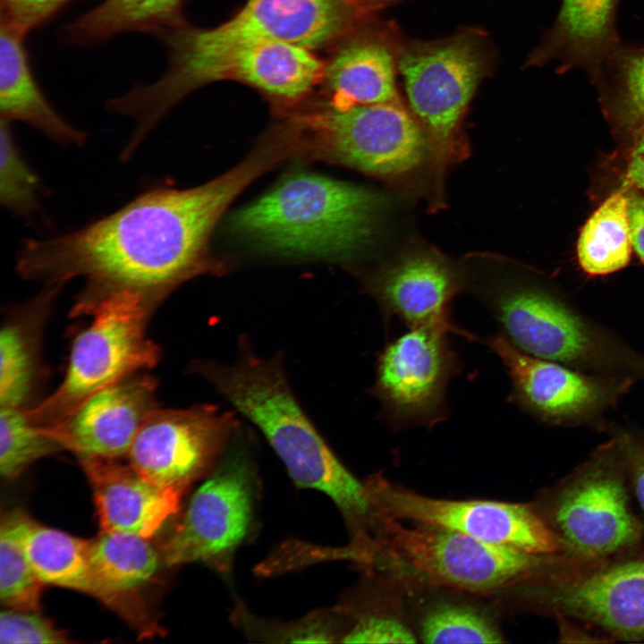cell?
<instances>
[{
  "label": "cell",
  "instance_id": "cell-1",
  "mask_svg": "<svg viewBox=\"0 0 644 644\" xmlns=\"http://www.w3.org/2000/svg\"><path fill=\"white\" fill-rule=\"evenodd\" d=\"M282 160L264 140L241 164L189 189L158 187L115 212L50 239H30L17 256L24 278L62 285L86 279V297L131 290L156 303L197 275L217 272L209 254L212 232L230 202Z\"/></svg>",
  "mask_w": 644,
  "mask_h": 644
},
{
  "label": "cell",
  "instance_id": "cell-2",
  "mask_svg": "<svg viewBox=\"0 0 644 644\" xmlns=\"http://www.w3.org/2000/svg\"><path fill=\"white\" fill-rule=\"evenodd\" d=\"M231 365L196 364L215 389L265 436L301 487L327 495L344 516L354 541L369 538L377 511L366 483L338 460L293 394L279 355L263 359L245 342Z\"/></svg>",
  "mask_w": 644,
  "mask_h": 644
},
{
  "label": "cell",
  "instance_id": "cell-3",
  "mask_svg": "<svg viewBox=\"0 0 644 644\" xmlns=\"http://www.w3.org/2000/svg\"><path fill=\"white\" fill-rule=\"evenodd\" d=\"M361 16L343 0H248L228 21L209 30L181 24L158 36L168 50L165 72L138 84L136 102L153 120H162L191 92L198 73L241 46L282 41L312 50L348 30Z\"/></svg>",
  "mask_w": 644,
  "mask_h": 644
},
{
  "label": "cell",
  "instance_id": "cell-4",
  "mask_svg": "<svg viewBox=\"0 0 644 644\" xmlns=\"http://www.w3.org/2000/svg\"><path fill=\"white\" fill-rule=\"evenodd\" d=\"M556 555L493 545L442 526L378 513L370 568L407 590L450 589L476 597L514 595Z\"/></svg>",
  "mask_w": 644,
  "mask_h": 644
},
{
  "label": "cell",
  "instance_id": "cell-5",
  "mask_svg": "<svg viewBox=\"0 0 644 644\" xmlns=\"http://www.w3.org/2000/svg\"><path fill=\"white\" fill-rule=\"evenodd\" d=\"M383 200L363 187L299 174L238 210L232 225L279 253L339 258L371 236Z\"/></svg>",
  "mask_w": 644,
  "mask_h": 644
},
{
  "label": "cell",
  "instance_id": "cell-6",
  "mask_svg": "<svg viewBox=\"0 0 644 644\" xmlns=\"http://www.w3.org/2000/svg\"><path fill=\"white\" fill-rule=\"evenodd\" d=\"M155 304L131 290L84 297L78 308L91 321L72 342L62 382L27 410L30 419L40 427L55 426L97 391L154 367L160 351L147 336L146 326Z\"/></svg>",
  "mask_w": 644,
  "mask_h": 644
},
{
  "label": "cell",
  "instance_id": "cell-7",
  "mask_svg": "<svg viewBox=\"0 0 644 644\" xmlns=\"http://www.w3.org/2000/svg\"><path fill=\"white\" fill-rule=\"evenodd\" d=\"M518 597L529 608L598 629L611 641H644V540L603 558L560 554Z\"/></svg>",
  "mask_w": 644,
  "mask_h": 644
},
{
  "label": "cell",
  "instance_id": "cell-8",
  "mask_svg": "<svg viewBox=\"0 0 644 644\" xmlns=\"http://www.w3.org/2000/svg\"><path fill=\"white\" fill-rule=\"evenodd\" d=\"M398 67L413 115L425 131L433 172L441 180L446 168L468 151L462 119L490 56L479 33L467 30L401 48Z\"/></svg>",
  "mask_w": 644,
  "mask_h": 644
},
{
  "label": "cell",
  "instance_id": "cell-9",
  "mask_svg": "<svg viewBox=\"0 0 644 644\" xmlns=\"http://www.w3.org/2000/svg\"><path fill=\"white\" fill-rule=\"evenodd\" d=\"M620 450L602 449L543 491L532 504L564 543L567 554L603 558L644 540V523L633 512Z\"/></svg>",
  "mask_w": 644,
  "mask_h": 644
},
{
  "label": "cell",
  "instance_id": "cell-10",
  "mask_svg": "<svg viewBox=\"0 0 644 644\" xmlns=\"http://www.w3.org/2000/svg\"><path fill=\"white\" fill-rule=\"evenodd\" d=\"M299 123L324 157L371 175H405L429 156L424 130L401 100L348 108L332 106Z\"/></svg>",
  "mask_w": 644,
  "mask_h": 644
},
{
  "label": "cell",
  "instance_id": "cell-11",
  "mask_svg": "<svg viewBox=\"0 0 644 644\" xmlns=\"http://www.w3.org/2000/svg\"><path fill=\"white\" fill-rule=\"evenodd\" d=\"M375 509L396 519L448 528L493 545L536 555L566 553L563 540L532 503L428 496L380 474L365 481Z\"/></svg>",
  "mask_w": 644,
  "mask_h": 644
},
{
  "label": "cell",
  "instance_id": "cell-12",
  "mask_svg": "<svg viewBox=\"0 0 644 644\" xmlns=\"http://www.w3.org/2000/svg\"><path fill=\"white\" fill-rule=\"evenodd\" d=\"M449 334L432 327L410 328L380 352L372 392L394 429L431 428L448 416L446 388L461 370Z\"/></svg>",
  "mask_w": 644,
  "mask_h": 644
},
{
  "label": "cell",
  "instance_id": "cell-13",
  "mask_svg": "<svg viewBox=\"0 0 644 644\" xmlns=\"http://www.w3.org/2000/svg\"><path fill=\"white\" fill-rule=\"evenodd\" d=\"M238 427L233 412L212 404L157 408L138 431L128 462L148 479L184 492L210 469Z\"/></svg>",
  "mask_w": 644,
  "mask_h": 644
},
{
  "label": "cell",
  "instance_id": "cell-14",
  "mask_svg": "<svg viewBox=\"0 0 644 644\" xmlns=\"http://www.w3.org/2000/svg\"><path fill=\"white\" fill-rule=\"evenodd\" d=\"M251 511L250 464L243 450L234 445L222 466L193 494L165 540V564L225 565L249 530Z\"/></svg>",
  "mask_w": 644,
  "mask_h": 644
},
{
  "label": "cell",
  "instance_id": "cell-15",
  "mask_svg": "<svg viewBox=\"0 0 644 644\" xmlns=\"http://www.w3.org/2000/svg\"><path fill=\"white\" fill-rule=\"evenodd\" d=\"M479 298L521 351L555 362H573L590 350L583 322L547 292L506 278L475 289Z\"/></svg>",
  "mask_w": 644,
  "mask_h": 644
},
{
  "label": "cell",
  "instance_id": "cell-16",
  "mask_svg": "<svg viewBox=\"0 0 644 644\" xmlns=\"http://www.w3.org/2000/svg\"><path fill=\"white\" fill-rule=\"evenodd\" d=\"M463 285L457 267L428 248L403 251L367 284L386 318H397L410 328L432 327L474 339L451 318L452 300Z\"/></svg>",
  "mask_w": 644,
  "mask_h": 644
},
{
  "label": "cell",
  "instance_id": "cell-17",
  "mask_svg": "<svg viewBox=\"0 0 644 644\" xmlns=\"http://www.w3.org/2000/svg\"><path fill=\"white\" fill-rule=\"evenodd\" d=\"M157 386L148 375H131L89 396L64 421L44 428L79 458L119 459L157 408Z\"/></svg>",
  "mask_w": 644,
  "mask_h": 644
},
{
  "label": "cell",
  "instance_id": "cell-18",
  "mask_svg": "<svg viewBox=\"0 0 644 644\" xmlns=\"http://www.w3.org/2000/svg\"><path fill=\"white\" fill-rule=\"evenodd\" d=\"M91 484L102 530L149 538L177 512L183 492L158 485L129 462L80 458Z\"/></svg>",
  "mask_w": 644,
  "mask_h": 644
},
{
  "label": "cell",
  "instance_id": "cell-19",
  "mask_svg": "<svg viewBox=\"0 0 644 644\" xmlns=\"http://www.w3.org/2000/svg\"><path fill=\"white\" fill-rule=\"evenodd\" d=\"M487 343L506 368L512 383L511 400L543 419L581 415L598 406L607 394L598 381L555 361L530 355L503 335L488 337Z\"/></svg>",
  "mask_w": 644,
  "mask_h": 644
},
{
  "label": "cell",
  "instance_id": "cell-20",
  "mask_svg": "<svg viewBox=\"0 0 644 644\" xmlns=\"http://www.w3.org/2000/svg\"><path fill=\"white\" fill-rule=\"evenodd\" d=\"M619 0H563L551 30L530 55V66L557 61L558 72L583 70L593 82L619 47L615 27Z\"/></svg>",
  "mask_w": 644,
  "mask_h": 644
},
{
  "label": "cell",
  "instance_id": "cell-21",
  "mask_svg": "<svg viewBox=\"0 0 644 644\" xmlns=\"http://www.w3.org/2000/svg\"><path fill=\"white\" fill-rule=\"evenodd\" d=\"M323 65L310 50L282 42L260 41L241 46L202 69L191 90L210 81L233 78L277 97L295 99L321 76Z\"/></svg>",
  "mask_w": 644,
  "mask_h": 644
},
{
  "label": "cell",
  "instance_id": "cell-22",
  "mask_svg": "<svg viewBox=\"0 0 644 644\" xmlns=\"http://www.w3.org/2000/svg\"><path fill=\"white\" fill-rule=\"evenodd\" d=\"M0 29L1 119L25 123L64 146L83 145L86 133L56 112L38 84L24 44L26 34L2 22Z\"/></svg>",
  "mask_w": 644,
  "mask_h": 644
},
{
  "label": "cell",
  "instance_id": "cell-23",
  "mask_svg": "<svg viewBox=\"0 0 644 644\" xmlns=\"http://www.w3.org/2000/svg\"><path fill=\"white\" fill-rule=\"evenodd\" d=\"M401 48L387 35L362 36L345 44L324 69L334 106L400 101L395 69Z\"/></svg>",
  "mask_w": 644,
  "mask_h": 644
},
{
  "label": "cell",
  "instance_id": "cell-24",
  "mask_svg": "<svg viewBox=\"0 0 644 644\" xmlns=\"http://www.w3.org/2000/svg\"><path fill=\"white\" fill-rule=\"evenodd\" d=\"M89 562L105 595V604L130 616L127 596L147 583L158 567V555L147 538L102 530L89 540Z\"/></svg>",
  "mask_w": 644,
  "mask_h": 644
},
{
  "label": "cell",
  "instance_id": "cell-25",
  "mask_svg": "<svg viewBox=\"0 0 644 644\" xmlns=\"http://www.w3.org/2000/svg\"><path fill=\"white\" fill-rule=\"evenodd\" d=\"M22 544L33 572L43 584L75 589L105 603L89 562V540L43 526L28 516Z\"/></svg>",
  "mask_w": 644,
  "mask_h": 644
},
{
  "label": "cell",
  "instance_id": "cell-26",
  "mask_svg": "<svg viewBox=\"0 0 644 644\" xmlns=\"http://www.w3.org/2000/svg\"><path fill=\"white\" fill-rule=\"evenodd\" d=\"M182 0H103L64 28L65 39L93 45L127 32L158 36L180 25Z\"/></svg>",
  "mask_w": 644,
  "mask_h": 644
},
{
  "label": "cell",
  "instance_id": "cell-27",
  "mask_svg": "<svg viewBox=\"0 0 644 644\" xmlns=\"http://www.w3.org/2000/svg\"><path fill=\"white\" fill-rule=\"evenodd\" d=\"M625 184L609 195L589 217L577 242L580 267L592 275L616 272L628 265L632 250Z\"/></svg>",
  "mask_w": 644,
  "mask_h": 644
},
{
  "label": "cell",
  "instance_id": "cell-28",
  "mask_svg": "<svg viewBox=\"0 0 644 644\" xmlns=\"http://www.w3.org/2000/svg\"><path fill=\"white\" fill-rule=\"evenodd\" d=\"M412 627L423 643L504 642L494 614L478 603L455 596L425 597Z\"/></svg>",
  "mask_w": 644,
  "mask_h": 644
},
{
  "label": "cell",
  "instance_id": "cell-29",
  "mask_svg": "<svg viewBox=\"0 0 644 644\" xmlns=\"http://www.w3.org/2000/svg\"><path fill=\"white\" fill-rule=\"evenodd\" d=\"M28 515L15 510L0 521V599L8 608L38 611L43 583L27 558L22 532Z\"/></svg>",
  "mask_w": 644,
  "mask_h": 644
},
{
  "label": "cell",
  "instance_id": "cell-30",
  "mask_svg": "<svg viewBox=\"0 0 644 644\" xmlns=\"http://www.w3.org/2000/svg\"><path fill=\"white\" fill-rule=\"evenodd\" d=\"M612 112L628 124L644 123V44L619 47L605 62L597 80Z\"/></svg>",
  "mask_w": 644,
  "mask_h": 644
},
{
  "label": "cell",
  "instance_id": "cell-31",
  "mask_svg": "<svg viewBox=\"0 0 644 644\" xmlns=\"http://www.w3.org/2000/svg\"><path fill=\"white\" fill-rule=\"evenodd\" d=\"M7 322L0 334L1 408L21 407L33 388L37 358L36 331L26 319Z\"/></svg>",
  "mask_w": 644,
  "mask_h": 644
},
{
  "label": "cell",
  "instance_id": "cell-32",
  "mask_svg": "<svg viewBox=\"0 0 644 644\" xmlns=\"http://www.w3.org/2000/svg\"><path fill=\"white\" fill-rule=\"evenodd\" d=\"M63 449L29 417L21 407L1 408L0 473L7 479L20 475L37 460Z\"/></svg>",
  "mask_w": 644,
  "mask_h": 644
},
{
  "label": "cell",
  "instance_id": "cell-33",
  "mask_svg": "<svg viewBox=\"0 0 644 644\" xmlns=\"http://www.w3.org/2000/svg\"><path fill=\"white\" fill-rule=\"evenodd\" d=\"M0 129V202L14 215L33 220L39 211L40 179L21 156L11 123L1 119Z\"/></svg>",
  "mask_w": 644,
  "mask_h": 644
},
{
  "label": "cell",
  "instance_id": "cell-34",
  "mask_svg": "<svg viewBox=\"0 0 644 644\" xmlns=\"http://www.w3.org/2000/svg\"><path fill=\"white\" fill-rule=\"evenodd\" d=\"M404 603L370 611L361 614L352 628L343 636L349 643H414L419 642L408 616L404 614Z\"/></svg>",
  "mask_w": 644,
  "mask_h": 644
},
{
  "label": "cell",
  "instance_id": "cell-35",
  "mask_svg": "<svg viewBox=\"0 0 644 644\" xmlns=\"http://www.w3.org/2000/svg\"><path fill=\"white\" fill-rule=\"evenodd\" d=\"M68 636L36 611L9 608L0 614V643H67Z\"/></svg>",
  "mask_w": 644,
  "mask_h": 644
},
{
  "label": "cell",
  "instance_id": "cell-36",
  "mask_svg": "<svg viewBox=\"0 0 644 644\" xmlns=\"http://www.w3.org/2000/svg\"><path fill=\"white\" fill-rule=\"evenodd\" d=\"M72 1L0 0V20L27 35L49 21Z\"/></svg>",
  "mask_w": 644,
  "mask_h": 644
},
{
  "label": "cell",
  "instance_id": "cell-37",
  "mask_svg": "<svg viewBox=\"0 0 644 644\" xmlns=\"http://www.w3.org/2000/svg\"><path fill=\"white\" fill-rule=\"evenodd\" d=\"M621 444L619 450L625 465L631 490L644 512V445L630 441Z\"/></svg>",
  "mask_w": 644,
  "mask_h": 644
},
{
  "label": "cell",
  "instance_id": "cell-38",
  "mask_svg": "<svg viewBox=\"0 0 644 644\" xmlns=\"http://www.w3.org/2000/svg\"><path fill=\"white\" fill-rule=\"evenodd\" d=\"M627 198L632 250L644 263V195L628 191Z\"/></svg>",
  "mask_w": 644,
  "mask_h": 644
},
{
  "label": "cell",
  "instance_id": "cell-39",
  "mask_svg": "<svg viewBox=\"0 0 644 644\" xmlns=\"http://www.w3.org/2000/svg\"><path fill=\"white\" fill-rule=\"evenodd\" d=\"M624 184L644 191V123L641 124L629 156Z\"/></svg>",
  "mask_w": 644,
  "mask_h": 644
},
{
  "label": "cell",
  "instance_id": "cell-40",
  "mask_svg": "<svg viewBox=\"0 0 644 644\" xmlns=\"http://www.w3.org/2000/svg\"><path fill=\"white\" fill-rule=\"evenodd\" d=\"M559 626L560 642H606L580 627V623L566 617H555Z\"/></svg>",
  "mask_w": 644,
  "mask_h": 644
},
{
  "label": "cell",
  "instance_id": "cell-41",
  "mask_svg": "<svg viewBox=\"0 0 644 644\" xmlns=\"http://www.w3.org/2000/svg\"><path fill=\"white\" fill-rule=\"evenodd\" d=\"M360 16L370 13L395 0H343Z\"/></svg>",
  "mask_w": 644,
  "mask_h": 644
}]
</instances>
